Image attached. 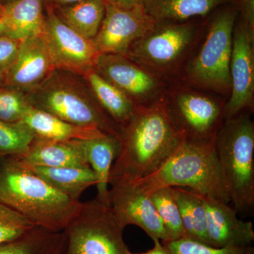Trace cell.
<instances>
[{"label":"cell","mask_w":254,"mask_h":254,"mask_svg":"<svg viewBox=\"0 0 254 254\" xmlns=\"http://www.w3.org/2000/svg\"><path fill=\"white\" fill-rule=\"evenodd\" d=\"M34 227L20 214L0 203V245L16 240Z\"/></svg>","instance_id":"obj_31"},{"label":"cell","mask_w":254,"mask_h":254,"mask_svg":"<svg viewBox=\"0 0 254 254\" xmlns=\"http://www.w3.org/2000/svg\"><path fill=\"white\" fill-rule=\"evenodd\" d=\"M110 186L108 204L124 230L128 225H136L144 230L152 240L171 241L149 196L128 184L116 182Z\"/></svg>","instance_id":"obj_14"},{"label":"cell","mask_w":254,"mask_h":254,"mask_svg":"<svg viewBox=\"0 0 254 254\" xmlns=\"http://www.w3.org/2000/svg\"><path fill=\"white\" fill-rule=\"evenodd\" d=\"M88 164L95 174L96 198L108 204L110 170L120 149L118 137L105 135L100 138L83 140Z\"/></svg>","instance_id":"obj_21"},{"label":"cell","mask_w":254,"mask_h":254,"mask_svg":"<svg viewBox=\"0 0 254 254\" xmlns=\"http://www.w3.org/2000/svg\"><path fill=\"white\" fill-rule=\"evenodd\" d=\"M105 1L123 9H131L139 5L142 6L143 0H105Z\"/></svg>","instance_id":"obj_34"},{"label":"cell","mask_w":254,"mask_h":254,"mask_svg":"<svg viewBox=\"0 0 254 254\" xmlns=\"http://www.w3.org/2000/svg\"><path fill=\"white\" fill-rule=\"evenodd\" d=\"M14 1H16V0H1V2H2L3 5H5Z\"/></svg>","instance_id":"obj_39"},{"label":"cell","mask_w":254,"mask_h":254,"mask_svg":"<svg viewBox=\"0 0 254 254\" xmlns=\"http://www.w3.org/2000/svg\"><path fill=\"white\" fill-rule=\"evenodd\" d=\"M0 203L34 226L63 231L81 207L37 176L14 157L0 158Z\"/></svg>","instance_id":"obj_2"},{"label":"cell","mask_w":254,"mask_h":254,"mask_svg":"<svg viewBox=\"0 0 254 254\" xmlns=\"http://www.w3.org/2000/svg\"><path fill=\"white\" fill-rule=\"evenodd\" d=\"M26 94L33 108L120 138L121 127L102 108L81 74L56 68L46 81Z\"/></svg>","instance_id":"obj_4"},{"label":"cell","mask_w":254,"mask_h":254,"mask_svg":"<svg viewBox=\"0 0 254 254\" xmlns=\"http://www.w3.org/2000/svg\"><path fill=\"white\" fill-rule=\"evenodd\" d=\"M3 10H4V5L1 2V0H0V18L1 17V15H2Z\"/></svg>","instance_id":"obj_38"},{"label":"cell","mask_w":254,"mask_h":254,"mask_svg":"<svg viewBox=\"0 0 254 254\" xmlns=\"http://www.w3.org/2000/svg\"><path fill=\"white\" fill-rule=\"evenodd\" d=\"M56 69L43 36L23 40L14 63L5 73L4 86L28 93L49 77Z\"/></svg>","instance_id":"obj_15"},{"label":"cell","mask_w":254,"mask_h":254,"mask_svg":"<svg viewBox=\"0 0 254 254\" xmlns=\"http://www.w3.org/2000/svg\"><path fill=\"white\" fill-rule=\"evenodd\" d=\"M32 108L26 93L11 87H0V120L18 123Z\"/></svg>","instance_id":"obj_29"},{"label":"cell","mask_w":254,"mask_h":254,"mask_svg":"<svg viewBox=\"0 0 254 254\" xmlns=\"http://www.w3.org/2000/svg\"><path fill=\"white\" fill-rule=\"evenodd\" d=\"M43 36L56 68L83 75L95 64L100 53L93 40L68 27L47 7Z\"/></svg>","instance_id":"obj_10"},{"label":"cell","mask_w":254,"mask_h":254,"mask_svg":"<svg viewBox=\"0 0 254 254\" xmlns=\"http://www.w3.org/2000/svg\"><path fill=\"white\" fill-rule=\"evenodd\" d=\"M185 228L184 238L210 245L203 195L186 187H173Z\"/></svg>","instance_id":"obj_24"},{"label":"cell","mask_w":254,"mask_h":254,"mask_svg":"<svg viewBox=\"0 0 254 254\" xmlns=\"http://www.w3.org/2000/svg\"><path fill=\"white\" fill-rule=\"evenodd\" d=\"M155 24L141 5L123 9L105 1L104 18L93 41L100 54L126 55L131 45Z\"/></svg>","instance_id":"obj_13"},{"label":"cell","mask_w":254,"mask_h":254,"mask_svg":"<svg viewBox=\"0 0 254 254\" xmlns=\"http://www.w3.org/2000/svg\"><path fill=\"white\" fill-rule=\"evenodd\" d=\"M237 16L235 5L214 16L199 50L184 67L183 85L230 95L232 38Z\"/></svg>","instance_id":"obj_6"},{"label":"cell","mask_w":254,"mask_h":254,"mask_svg":"<svg viewBox=\"0 0 254 254\" xmlns=\"http://www.w3.org/2000/svg\"><path fill=\"white\" fill-rule=\"evenodd\" d=\"M5 80V72L0 68V87L4 86Z\"/></svg>","instance_id":"obj_37"},{"label":"cell","mask_w":254,"mask_h":254,"mask_svg":"<svg viewBox=\"0 0 254 254\" xmlns=\"http://www.w3.org/2000/svg\"><path fill=\"white\" fill-rule=\"evenodd\" d=\"M168 98L172 115L185 136L200 140L215 138L225 120V103L185 85L168 89Z\"/></svg>","instance_id":"obj_9"},{"label":"cell","mask_w":254,"mask_h":254,"mask_svg":"<svg viewBox=\"0 0 254 254\" xmlns=\"http://www.w3.org/2000/svg\"><path fill=\"white\" fill-rule=\"evenodd\" d=\"M21 41L0 35V68L5 73L17 56Z\"/></svg>","instance_id":"obj_32"},{"label":"cell","mask_w":254,"mask_h":254,"mask_svg":"<svg viewBox=\"0 0 254 254\" xmlns=\"http://www.w3.org/2000/svg\"><path fill=\"white\" fill-rule=\"evenodd\" d=\"M44 4V0H16L4 5L2 35L20 41L41 36L46 23Z\"/></svg>","instance_id":"obj_18"},{"label":"cell","mask_w":254,"mask_h":254,"mask_svg":"<svg viewBox=\"0 0 254 254\" xmlns=\"http://www.w3.org/2000/svg\"><path fill=\"white\" fill-rule=\"evenodd\" d=\"M45 4H48L47 7L53 8L57 6H65V5H69L74 4V3L79 2L83 0H44Z\"/></svg>","instance_id":"obj_35"},{"label":"cell","mask_w":254,"mask_h":254,"mask_svg":"<svg viewBox=\"0 0 254 254\" xmlns=\"http://www.w3.org/2000/svg\"><path fill=\"white\" fill-rule=\"evenodd\" d=\"M82 76L105 113L121 128L127 125L133 116L136 105L123 92L103 77L94 67Z\"/></svg>","instance_id":"obj_23"},{"label":"cell","mask_w":254,"mask_h":254,"mask_svg":"<svg viewBox=\"0 0 254 254\" xmlns=\"http://www.w3.org/2000/svg\"><path fill=\"white\" fill-rule=\"evenodd\" d=\"M219 165L237 213L254 210V123L248 112L224 120L215 137Z\"/></svg>","instance_id":"obj_5"},{"label":"cell","mask_w":254,"mask_h":254,"mask_svg":"<svg viewBox=\"0 0 254 254\" xmlns=\"http://www.w3.org/2000/svg\"><path fill=\"white\" fill-rule=\"evenodd\" d=\"M52 9V8H50ZM64 23L82 36L93 40L105 14V0H83L52 9Z\"/></svg>","instance_id":"obj_25"},{"label":"cell","mask_w":254,"mask_h":254,"mask_svg":"<svg viewBox=\"0 0 254 254\" xmlns=\"http://www.w3.org/2000/svg\"><path fill=\"white\" fill-rule=\"evenodd\" d=\"M128 254H145V253H141V254H133V253H131V252H128Z\"/></svg>","instance_id":"obj_41"},{"label":"cell","mask_w":254,"mask_h":254,"mask_svg":"<svg viewBox=\"0 0 254 254\" xmlns=\"http://www.w3.org/2000/svg\"><path fill=\"white\" fill-rule=\"evenodd\" d=\"M94 68L136 105L152 103L168 89L166 82L148 72L125 55L100 54Z\"/></svg>","instance_id":"obj_11"},{"label":"cell","mask_w":254,"mask_h":254,"mask_svg":"<svg viewBox=\"0 0 254 254\" xmlns=\"http://www.w3.org/2000/svg\"><path fill=\"white\" fill-rule=\"evenodd\" d=\"M185 137L172 115L168 90L152 103L136 105L131 120L122 127L109 185L131 183L148 176Z\"/></svg>","instance_id":"obj_1"},{"label":"cell","mask_w":254,"mask_h":254,"mask_svg":"<svg viewBox=\"0 0 254 254\" xmlns=\"http://www.w3.org/2000/svg\"><path fill=\"white\" fill-rule=\"evenodd\" d=\"M66 237L63 254H128L119 225L110 207L95 199L81 203L63 230Z\"/></svg>","instance_id":"obj_8"},{"label":"cell","mask_w":254,"mask_h":254,"mask_svg":"<svg viewBox=\"0 0 254 254\" xmlns=\"http://www.w3.org/2000/svg\"><path fill=\"white\" fill-rule=\"evenodd\" d=\"M20 123L26 125L36 138L52 141L93 139L108 135L98 128L73 125L51 114L33 108L26 113Z\"/></svg>","instance_id":"obj_19"},{"label":"cell","mask_w":254,"mask_h":254,"mask_svg":"<svg viewBox=\"0 0 254 254\" xmlns=\"http://www.w3.org/2000/svg\"><path fill=\"white\" fill-rule=\"evenodd\" d=\"M206 210L208 234L211 247H250L254 241L252 221H245L237 217V212L225 203L213 197L203 195Z\"/></svg>","instance_id":"obj_16"},{"label":"cell","mask_w":254,"mask_h":254,"mask_svg":"<svg viewBox=\"0 0 254 254\" xmlns=\"http://www.w3.org/2000/svg\"><path fill=\"white\" fill-rule=\"evenodd\" d=\"M34 138L29 128L20 122L0 120V158L24 155Z\"/></svg>","instance_id":"obj_28"},{"label":"cell","mask_w":254,"mask_h":254,"mask_svg":"<svg viewBox=\"0 0 254 254\" xmlns=\"http://www.w3.org/2000/svg\"><path fill=\"white\" fill-rule=\"evenodd\" d=\"M65 243L64 231L34 227L16 240L0 245V254H63Z\"/></svg>","instance_id":"obj_26"},{"label":"cell","mask_w":254,"mask_h":254,"mask_svg":"<svg viewBox=\"0 0 254 254\" xmlns=\"http://www.w3.org/2000/svg\"><path fill=\"white\" fill-rule=\"evenodd\" d=\"M24 166L55 190L76 201H80V197L84 190L96 183L95 174L90 166L66 168Z\"/></svg>","instance_id":"obj_22"},{"label":"cell","mask_w":254,"mask_h":254,"mask_svg":"<svg viewBox=\"0 0 254 254\" xmlns=\"http://www.w3.org/2000/svg\"><path fill=\"white\" fill-rule=\"evenodd\" d=\"M153 240L154 242V247L153 249L147 252L145 254H169L168 251L165 248L160 240Z\"/></svg>","instance_id":"obj_36"},{"label":"cell","mask_w":254,"mask_h":254,"mask_svg":"<svg viewBox=\"0 0 254 254\" xmlns=\"http://www.w3.org/2000/svg\"><path fill=\"white\" fill-rule=\"evenodd\" d=\"M254 41V36L242 20L235 23L230 62L231 91L224 107L225 120L245 112H253Z\"/></svg>","instance_id":"obj_12"},{"label":"cell","mask_w":254,"mask_h":254,"mask_svg":"<svg viewBox=\"0 0 254 254\" xmlns=\"http://www.w3.org/2000/svg\"><path fill=\"white\" fill-rule=\"evenodd\" d=\"M126 184L148 196L163 187H186L231 203L215 151V138L200 140L185 137L154 172Z\"/></svg>","instance_id":"obj_3"},{"label":"cell","mask_w":254,"mask_h":254,"mask_svg":"<svg viewBox=\"0 0 254 254\" xmlns=\"http://www.w3.org/2000/svg\"><path fill=\"white\" fill-rule=\"evenodd\" d=\"M234 0H143L142 6L156 22H185L190 18L204 16Z\"/></svg>","instance_id":"obj_20"},{"label":"cell","mask_w":254,"mask_h":254,"mask_svg":"<svg viewBox=\"0 0 254 254\" xmlns=\"http://www.w3.org/2000/svg\"><path fill=\"white\" fill-rule=\"evenodd\" d=\"M200 28L190 22H156L130 47L127 58L160 79L178 73L200 41Z\"/></svg>","instance_id":"obj_7"},{"label":"cell","mask_w":254,"mask_h":254,"mask_svg":"<svg viewBox=\"0 0 254 254\" xmlns=\"http://www.w3.org/2000/svg\"><path fill=\"white\" fill-rule=\"evenodd\" d=\"M3 33V25L1 23V18H0V35H2Z\"/></svg>","instance_id":"obj_40"},{"label":"cell","mask_w":254,"mask_h":254,"mask_svg":"<svg viewBox=\"0 0 254 254\" xmlns=\"http://www.w3.org/2000/svg\"><path fill=\"white\" fill-rule=\"evenodd\" d=\"M160 242L169 254H254V248L252 246L217 248L186 238Z\"/></svg>","instance_id":"obj_30"},{"label":"cell","mask_w":254,"mask_h":254,"mask_svg":"<svg viewBox=\"0 0 254 254\" xmlns=\"http://www.w3.org/2000/svg\"><path fill=\"white\" fill-rule=\"evenodd\" d=\"M149 198L163 220L171 241L185 237V228L173 187H163L152 192Z\"/></svg>","instance_id":"obj_27"},{"label":"cell","mask_w":254,"mask_h":254,"mask_svg":"<svg viewBox=\"0 0 254 254\" xmlns=\"http://www.w3.org/2000/svg\"><path fill=\"white\" fill-rule=\"evenodd\" d=\"M234 3L240 13V19L254 36V0H234Z\"/></svg>","instance_id":"obj_33"},{"label":"cell","mask_w":254,"mask_h":254,"mask_svg":"<svg viewBox=\"0 0 254 254\" xmlns=\"http://www.w3.org/2000/svg\"><path fill=\"white\" fill-rule=\"evenodd\" d=\"M28 166L49 168L90 166L83 140L60 141L36 138L27 153L13 156Z\"/></svg>","instance_id":"obj_17"}]
</instances>
